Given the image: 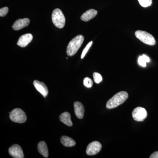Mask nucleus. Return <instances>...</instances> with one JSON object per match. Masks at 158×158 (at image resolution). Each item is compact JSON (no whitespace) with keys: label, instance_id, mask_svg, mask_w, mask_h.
<instances>
[{"label":"nucleus","instance_id":"f257e3e1","mask_svg":"<svg viewBox=\"0 0 158 158\" xmlns=\"http://www.w3.org/2000/svg\"><path fill=\"white\" fill-rule=\"evenodd\" d=\"M128 97V94L126 91H120L116 93L109 100L106 104L107 109H113L122 104Z\"/></svg>","mask_w":158,"mask_h":158},{"label":"nucleus","instance_id":"f03ea898","mask_svg":"<svg viewBox=\"0 0 158 158\" xmlns=\"http://www.w3.org/2000/svg\"><path fill=\"white\" fill-rule=\"evenodd\" d=\"M84 40L83 35H79L75 37L69 43L66 53L69 56H72L77 53L79 48L81 46Z\"/></svg>","mask_w":158,"mask_h":158},{"label":"nucleus","instance_id":"7ed1b4c3","mask_svg":"<svg viewBox=\"0 0 158 158\" xmlns=\"http://www.w3.org/2000/svg\"><path fill=\"white\" fill-rule=\"evenodd\" d=\"M52 21L55 26L58 28L62 29L64 27L65 23V17L60 9H55L53 11Z\"/></svg>","mask_w":158,"mask_h":158},{"label":"nucleus","instance_id":"20e7f679","mask_svg":"<svg viewBox=\"0 0 158 158\" xmlns=\"http://www.w3.org/2000/svg\"><path fill=\"white\" fill-rule=\"evenodd\" d=\"M135 35L138 39L145 44L151 46L156 44L154 37L146 31H137L135 33Z\"/></svg>","mask_w":158,"mask_h":158},{"label":"nucleus","instance_id":"39448f33","mask_svg":"<svg viewBox=\"0 0 158 158\" xmlns=\"http://www.w3.org/2000/svg\"><path fill=\"white\" fill-rule=\"evenodd\" d=\"M9 113L10 119L14 122L23 123L27 121V115L21 109L16 108L12 110Z\"/></svg>","mask_w":158,"mask_h":158},{"label":"nucleus","instance_id":"423d86ee","mask_svg":"<svg viewBox=\"0 0 158 158\" xmlns=\"http://www.w3.org/2000/svg\"><path fill=\"white\" fill-rule=\"evenodd\" d=\"M132 115L136 121H142L147 116V112L144 108L138 107L133 110Z\"/></svg>","mask_w":158,"mask_h":158},{"label":"nucleus","instance_id":"0eeeda50","mask_svg":"<svg viewBox=\"0 0 158 158\" xmlns=\"http://www.w3.org/2000/svg\"><path fill=\"white\" fill-rule=\"evenodd\" d=\"M102 148V144L98 141H93L88 144L86 153L89 156L95 155L100 151Z\"/></svg>","mask_w":158,"mask_h":158},{"label":"nucleus","instance_id":"6e6552de","mask_svg":"<svg viewBox=\"0 0 158 158\" xmlns=\"http://www.w3.org/2000/svg\"><path fill=\"white\" fill-rule=\"evenodd\" d=\"M9 154L15 158H23V152L21 147L18 144H14L9 148Z\"/></svg>","mask_w":158,"mask_h":158},{"label":"nucleus","instance_id":"1a4fd4ad","mask_svg":"<svg viewBox=\"0 0 158 158\" xmlns=\"http://www.w3.org/2000/svg\"><path fill=\"white\" fill-rule=\"evenodd\" d=\"M33 85L37 91H39L44 97H46L48 95V89L46 85L43 82L35 80L33 83Z\"/></svg>","mask_w":158,"mask_h":158},{"label":"nucleus","instance_id":"9d476101","mask_svg":"<svg viewBox=\"0 0 158 158\" xmlns=\"http://www.w3.org/2000/svg\"><path fill=\"white\" fill-rule=\"evenodd\" d=\"M33 38V35L31 34H24L19 37L17 43V45L21 47H25L32 41Z\"/></svg>","mask_w":158,"mask_h":158},{"label":"nucleus","instance_id":"9b49d317","mask_svg":"<svg viewBox=\"0 0 158 158\" xmlns=\"http://www.w3.org/2000/svg\"><path fill=\"white\" fill-rule=\"evenodd\" d=\"M30 23V19L28 18L19 19L16 20L12 26V28L15 31H19L25 27L29 25Z\"/></svg>","mask_w":158,"mask_h":158},{"label":"nucleus","instance_id":"f8f14e48","mask_svg":"<svg viewBox=\"0 0 158 158\" xmlns=\"http://www.w3.org/2000/svg\"><path fill=\"white\" fill-rule=\"evenodd\" d=\"M74 108L77 117L80 119L83 118L85 113V108L81 103L79 102H75L74 103Z\"/></svg>","mask_w":158,"mask_h":158},{"label":"nucleus","instance_id":"ddd939ff","mask_svg":"<svg viewBox=\"0 0 158 158\" xmlns=\"http://www.w3.org/2000/svg\"><path fill=\"white\" fill-rule=\"evenodd\" d=\"M98 14V11L93 9H90L85 11L81 16V19L85 22H88L95 17Z\"/></svg>","mask_w":158,"mask_h":158},{"label":"nucleus","instance_id":"4468645a","mask_svg":"<svg viewBox=\"0 0 158 158\" xmlns=\"http://www.w3.org/2000/svg\"><path fill=\"white\" fill-rule=\"evenodd\" d=\"M59 119L64 124L69 127L72 126L73 123L71 119L70 114L68 112L62 113L59 116Z\"/></svg>","mask_w":158,"mask_h":158},{"label":"nucleus","instance_id":"2eb2a0df","mask_svg":"<svg viewBox=\"0 0 158 158\" xmlns=\"http://www.w3.org/2000/svg\"><path fill=\"white\" fill-rule=\"evenodd\" d=\"M38 151L40 154L44 157L47 158L48 156V151L47 145L44 141H40L37 145Z\"/></svg>","mask_w":158,"mask_h":158},{"label":"nucleus","instance_id":"dca6fc26","mask_svg":"<svg viewBox=\"0 0 158 158\" xmlns=\"http://www.w3.org/2000/svg\"><path fill=\"white\" fill-rule=\"evenodd\" d=\"M61 142L65 147H73L76 144V142L73 139L66 136L61 137Z\"/></svg>","mask_w":158,"mask_h":158},{"label":"nucleus","instance_id":"f3484780","mask_svg":"<svg viewBox=\"0 0 158 158\" xmlns=\"http://www.w3.org/2000/svg\"><path fill=\"white\" fill-rule=\"evenodd\" d=\"M139 3L142 7L146 8L152 4V0H138Z\"/></svg>","mask_w":158,"mask_h":158},{"label":"nucleus","instance_id":"a211bd4d","mask_svg":"<svg viewBox=\"0 0 158 158\" xmlns=\"http://www.w3.org/2000/svg\"><path fill=\"white\" fill-rule=\"evenodd\" d=\"M93 77L94 81L96 84H99L102 81V77L100 74L95 72L93 73Z\"/></svg>","mask_w":158,"mask_h":158},{"label":"nucleus","instance_id":"6ab92c4d","mask_svg":"<svg viewBox=\"0 0 158 158\" xmlns=\"http://www.w3.org/2000/svg\"><path fill=\"white\" fill-rule=\"evenodd\" d=\"M93 81L89 77H86L84 80V85L86 88H90L93 85Z\"/></svg>","mask_w":158,"mask_h":158},{"label":"nucleus","instance_id":"aec40b11","mask_svg":"<svg viewBox=\"0 0 158 158\" xmlns=\"http://www.w3.org/2000/svg\"><path fill=\"white\" fill-rule=\"evenodd\" d=\"M92 44H93V41H91L90 42L88 43L87 45L86 46V47L84 49L83 52H82L81 56V59H84L85 57V55H86L87 53L88 52V51L89 50V48H90L91 46L92 45Z\"/></svg>","mask_w":158,"mask_h":158},{"label":"nucleus","instance_id":"412c9836","mask_svg":"<svg viewBox=\"0 0 158 158\" xmlns=\"http://www.w3.org/2000/svg\"><path fill=\"white\" fill-rule=\"evenodd\" d=\"M9 11V8L7 7H4L0 9V16L1 17H4L8 14Z\"/></svg>","mask_w":158,"mask_h":158},{"label":"nucleus","instance_id":"4be33fe9","mask_svg":"<svg viewBox=\"0 0 158 158\" xmlns=\"http://www.w3.org/2000/svg\"><path fill=\"white\" fill-rule=\"evenodd\" d=\"M138 64L141 65L142 67H145L146 66V62L143 59L142 56H141L139 57L138 59Z\"/></svg>","mask_w":158,"mask_h":158},{"label":"nucleus","instance_id":"5701e85b","mask_svg":"<svg viewBox=\"0 0 158 158\" xmlns=\"http://www.w3.org/2000/svg\"><path fill=\"white\" fill-rule=\"evenodd\" d=\"M150 158H158V152H156L153 153L150 156Z\"/></svg>","mask_w":158,"mask_h":158},{"label":"nucleus","instance_id":"b1692460","mask_svg":"<svg viewBox=\"0 0 158 158\" xmlns=\"http://www.w3.org/2000/svg\"><path fill=\"white\" fill-rule=\"evenodd\" d=\"M142 56V57H143V59L145 60V62H150V60L149 57H148L147 56H146V55H143V56Z\"/></svg>","mask_w":158,"mask_h":158}]
</instances>
